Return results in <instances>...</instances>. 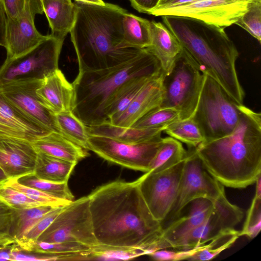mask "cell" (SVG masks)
<instances>
[{"label":"cell","mask_w":261,"mask_h":261,"mask_svg":"<svg viewBox=\"0 0 261 261\" xmlns=\"http://www.w3.org/2000/svg\"><path fill=\"white\" fill-rule=\"evenodd\" d=\"M0 123L32 142L38 138L50 133L27 119L12 107L1 95Z\"/></svg>","instance_id":"cell-26"},{"label":"cell","mask_w":261,"mask_h":261,"mask_svg":"<svg viewBox=\"0 0 261 261\" xmlns=\"http://www.w3.org/2000/svg\"><path fill=\"white\" fill-rule=\"evenodd\" d=\"M84 3L97 5H103L105 3L102 0H75Z\"/></svg>","instance_id":"cell-50"},{"label":"cell","mask_w":261,"mask_h":261,"mask_svg":"<svg viewBox=\"0 0 261 261\" xmlns=\"http://www.w3.org/2000/svg\"><path fill=\"white\" fill-rule=\"evenodd\" d=\"M51 30V35L64 40L74 23L77 8L71 0H41Z\"/></svg>","instance_id":"cell-23"},{"label":"cell","mask_w":261,"mask_h":261,"mask_svg":"<svg viewBox=\"0 0 261 261\" xmlns=\"http://www.w3.org/2000/svg\"><path fill=\"white\" fill-rule=\"evenodd\" d=\"M65 205L55 207L44 215L17 244L19 249L30 252L39 236L49 226Z\"/></svg>","instance_id":"cell-40"},{"label":"cell","mask_w":261,"mask_h":261,"mask_svg":"<svg viewBox=\"0 0 261 261\" xmlns=\"http://www.w3.org/2000/svg\"><path fill=\"white\" fill-rule=\"evenodd\" d=\"M87 196L94 234L99 245L141 248L147 255L153 252L163 227L148 208L137 179L108 182Z\"/></svg>","instance_id":"cell-1"},{"label":"cell","mask_w":261,"mask_h":261,"mask_svg":"<svg viewBox=\"0 0 261 261\" xmlns=\"http://www.w3.org/2000/svg\"><path fill=\"white\" fill-rule=\"evenodd\" d=\"M32 144L37 152L76 164L89 155L87 150L56 132L38 138Z\"/></svg>","instance_id":"cell-22"},{"label":"cell","mask_w":261,"mask_h":261,"mask_svg":"<svg viewBox=\"0 0 261 261\" xmlns=\"http://www.w3.org/2000/svg\"><path fill=\"white\" fill-rule=\"evenodd\" d=\"M163 99L161 73L148 81L128 107L120 115L109 121L115 125L130 127L147 113L160 107Z\"/></svg>","instance_id":"cell-20"},{"label":"cell","mask_w":261,"mask_h":261,"mask_svg":"<svg viewBox=\"0 0 261 261\" xmlns=\"http://www.w3.org/2000/svg\"><path fill=\"white\" fill-rule=\"evenodd\" d=\"M175 139L195 148L205 141V138L192 117L178 120L169 124L164 130Z\"/></svg>","instance_id":"cell-33"},{"label":"cell","mask_w":261,"mask_h":261,"mask_svg":"<svg viewBox=\"0 0 261 261\" xmlns=\"http://www.w3.org/2000/svg\"><path fill=\"white\" fill-rule=\"evenodd\" d=\"M42 80H22L0 84V95L15 109L41 128L59 133L55 115L39 102L36 93Z\"/></svg>","instance_id":"cell-14"},{"label":"cell","mask_w":261,"mask_h":261,"mask_svg":"<svg viewBox=\"0 0 261 261\" xmlns=\"http://www.w3.org/2000/svg\"><path fill=\"white\" fill-rule=\"evenodd\" d=\"M55 115L59 133L75 144L89 150L88 139L90 135L87 125L71 111Z\"/></svg>","instance_id":"cell-30"},{"label":"cell","mask_w":261,"mask_h":261,"mask_svg":"<svg viewBox=\"0 0 261 261\" xmlns=\"http://www.w3.org/2000/svg\"><path fill=\"white\" fill-rule=\"evenodd\" d=\"M255 193L239 236L254 238L261 229V176L255 181Z\"/></svg>","instance_id":"cell-37"},{"label":"cell","mask_w":261,"mask_h":261,"mask_svg":"<svg viewBox=\"0 0 261 261\" xmlns=\"http://www.w3.org/2000/svg\"><path fill=\"white\" fill-rule=\"evenodd\" d=\"M124 48H146L151 43L150 21L127 12L123 19Z\"/></svg>","instance_id":"cell-29"},{"label":"cell","mask_w":261,"mask_h":261,"mask_svg":"<svg viewBox=\"0 0 261 261\" xmlns=\"http://www.w3.org/2000/svg\"><path fill=\"white\" fill-rule=\"evenodd\" d=\"M213 202L215 209L207 219L181 238L172 248L177 250H188L201 246L222 231L234 228L242 220L243 211L231 203L225 194Z\"/></svg>","instance_id":"cell-15"},{"label":"cell","mask_w":261,"mask_h":261,"mask_svg":"<svg viewBox=\"0 0 261 261\" xmlns=\"http://www.w3.org/2000/svg\"><path fill=\"white\" fill-rule=\"evenodd\" d=\"M261 42V0H251L248 9L235 23Z\"/></svg>","instance_id":"cell-38"},{"label":"cell","mask_w":261,"mask_h":261,"mask_svg":"<svg viewBox=\"0 0 261 261\" xmlns=\"http://www.w3.org/2000/svg\"><path fill=\"white\" fill-rule=\"evenodd\" d=\"M190 148L187 151L184 170L175 201L162 225L168 224L178 218L185 207L194 199L204 198L214 201L225 194L224 186L203 168L195 148Z\"/></svg>","instance_id":"cell-10"},{"label":"cell","mask_w":261,"mask_h":261,"mask_svg":"<svg viewBox=\"0 0 261 261\" xmlns=\"http://www.w3.org/2000/svg\"><path fill=\"white\" fill-rule=\"evenodd\" d=\"M42 13L41 0H25L22 14L14 19H7L6 60L26 53L46 37L37 31L34 23L35 15Z\"/></svg>","instance_id":"cell-16"},{"label":"cell","mask_w":261,"mask_h":261,"mask_svg":"<svg viewBox=\"0 0 261 261\" xmlns=\"http://www.w3.org/2000/svg\"><path fill=\"white\" fill-rule=\"evenodd\" d=\"M251 0H197L172 8L151 10L155 16L188 17L225 29L238 21L246 12Z\"/></svg>","instance_id":"cell-13"},{"label":"cell","mask_w":261,"mask_h":261,"mask_svg":"<svg viewBox=\"0 0 261 261\" xmlns=\"http://www.w3.org/2000/svg\"><path fill=\"white\" fill-rule=\"evenodd\" d=\"M55 207L56 206L43 205L32 208H15L12 234L17 245L28 231Z\"/></svg>","instance_id":"cell-34"},{"label":"cell","mask_w":261,"mask_h":261,"mask_svg":"<svg viewBox=\"0 0 261 261\" xmlns=\"http://www.w3.org/2000/svg\"><path fill=\"white\" fill-rule=\"evenodd\" d=\"M17 180L23 185L40 190L60 199L72 201L74 199L68 182H55L46 180L38 177L34 172L19 177Z\"/></svg>","instance_id":"cell-35"},{"label":"cell","mask_w":261,"mask_h":261,"mask_svg":"<svg viewBox=\"0 0 261 261\" xmlns=\"http://www.w3.org/2000/svg\"><path fill=\"white\" fill-rule=\"evenodd\" d=\"M94 248L77 242L37 241L31 251L53 257L55 260H94Z\"/></svg>","instance_id":"cell-25"},{"label":"cell","mask_w":261,"mask_h":261,"mask_svg":"<svg viewBox=\"0 0 261 261\" xmlns=\"http://www.w3.org/2000/svg\"><path fill=\"white\" fill-rule=\"evenodd\" d=\"M162 140L159 135L139 143H126L108 137L90 135L89 150L110 163L144 172L148 171Z\"/></svg>","instance_id":"cell-12"},{"label":"cell","mask_w":261,"mask_h":261,"mask_svg":"<svg viewBox=\"0 0 261 261\" xmlns=\"http://www.w3.org/2000/svg\"><path fill=\"white\" fill-rule=\"evenodd\" d=\"M190 203L188 214L179 217L163 228L153 252L172 248L181 238L205 221L215 209L214 202L204 198L194 199Z\"/></svg>","instance_id":"cell-18"},{"label":"cell","mask_w":261,"mask_h":261,"mask_svg":"<svg viewBox=\"0 0 261 261\" xmlns=\"http://www.w3.org/2000/svg\"><path fill=\"white\" fill-rule=\"evenodd\" d=\"M64 40L51 34L26 53L5 60L0 67V84L22 80H43L59 69Z\"/></svg>","instance_id":"cell-8"},{"label":"cell","mask_w":261,"mask_h":261,"mask_svg":"<svg viewBox=\"0 0 261 261\" xmlns=\"http://www.w3.org/2000/svg\"><path fill=\"white\" fill-rule=\"evenodd\" d=\"M37 241L77 242L92 248L97 247L99 244L94 232L88 196L65 205Z\"/></svg>","instance_id":"cell-9"},{"label":"cell","mask_w":261,"mask_h":261,"mask_svg":"<svg viewBox=\"0 0 261 261\" xmlns=\"http://www.w3.org/2000/svg\"><path fill=\"white\" fill-rule=\"evenodd\" d=\"M204 76L182 47L169 70L162 74L163 99L160 107L177 110L180 120L192 117L198 105Z\"/></svg>","instance_id":"cell-7"},{"label":"cell","mask_w":261,"mask_h":261,"mask_svg":"<svg viewBox=\"0 0 261 261\" xmlns=\"http://www.w3.org/2000/svg\"><path fill=\"white\" fill-rule=\"evenodd\" d=\"M229 134L195 147L205 170L223 186L242 189L261 176V115L243 104Z\"/></svg>","instance_id":"cell-2"},{"label":"cell","mask_w":261,"mask_h":261,"mask_svg":"<svg viewBox=\"0 0 261 261\" xmlns=\"http://www.w3.org/2000/svg\"><path fill=\"white\" fill-rule=\"evenodd\" d=\"M240 106L218 83L205 74L198 105L192 117L205 141L221 138L233 131L240 117Z\"/></svg>","instance_id":"cell-6"},{"label":"cell","mask_w":261,"mask_h":261,"mask_svg":"<svg viewBox=\"0 0 261 261\" xmlns=\"http://www.w3.org/2000/svg\"><path fill=\"white\" fill-rule=\"evenodd\" d=\"M196 1L197 0H159L156 6L151 10L172 8L187 4Z\"/></svg>","instance_id":"cell-48"},{"label":"cell","mask_w":261,"mask_h":261,"mask_svg":"<svg viewBox=\"0 0 261 261\" xmlns=\"http://www.w3.org/2000/svg\"><path fill=\"white\" fill-rule=\"evenodd\" d=\"M166 128H136L114 125L109 121L87 126L89 135L108 137L126 143H139L150 140L161 135Z\"/></svg>","instance_id":"cell-24"},{"label":"cell","mask_w":261,"mask_h":261,"mask_svg":"<svg viewBox=\"0 0 261 261\" xmlns=\"http://www.w3.org/2000/svg\"><path fill=\"white\" fill-rule=\"evenodd\" d=\"M239 237V231L233 228L225 229L209 241L208 244L195 247L194 254L188 260H211L224 250L230 247Z\"/></svg>","instance_id":"cell-31"},{"label":"cell","mask_w":261,"mask_h":261,"mask_svg":"<svg viewBox=\"0 0 261 261\" xmlns=\"http://www.w3.org/2000/svg\"><path fill=\"white\" fill-rule=\"evenodd\" d=\"M178 120H180V115L177 110L158 107L140 118L131 127L136 128H166L169 124Z\"/></svg>","instance_id":"cell-36"},{"label":"cell","mask_w":261,"mask_h":261,"mask_svg":"<svg viewBox=\"0 0 261 261\" xmlns=\"http://www.w3.org/2000/svg\"><path fill=\"white\" fill-rule=\"evenodd\" d=\"M133 8L141 13L148 14L154 8L159 0H129Z\"/></svg>","instance_id":"cell-46"},{"label":"cell","mask_w":261,"mask_h":261,"mask_svg":"<svg viewBox=\"0 0 261 261\" xmlns=\"http://www.w3.org/2000/svg\"><path fill=\"white\" fill-rule=\"evenodd\" d=\"M15 208L0 201V251L17 245L12 234Z\"/></svg>","instance_id":"cell-39"},{"label":"cell","mask_w":261,"mask_h":261,"mask_svg":"<svg viewBox=\"0 0 261 261\" xmlns=\"http://www.w3.org/2000/svg\"><path fill=\"white\" fill-rule=\"evenodd\" d=\"M160 75L137 76L125 82L113 95L106 109L107 120L120 115L128 107L144 85L150 80Z\"/></svg>","instance_id":"cell-27"},{"label":"cell","mask_w":261,"mask_h":261,"mask_svg":"<svg viewBox=\"0 0 261 261\" xmlns=\"http://www.w3.org/2000/svg\"><path fill=\"white\" fill-rule=\"evenodd\" d=\"M7 16L2 1L0 0V46L6 48Z\"/></svg>","instance_id":"cell-47"},{"label":"cell","mask_w":261,"mask_h":261,"mask_svg":"<svg viewBox=\"0 0 261 261\" xmlns=\"http://www.w3.org/2000/svg\"><path fill=\"white\" fill-rule=\"evenodd\" d=\"M7 18L14 19L20 16L24 10L25 0H1Z\"/></svg>","instance_id":"cell-44"},{"label":"cell","mask_w":261,"mask_h":261,"mask_svg":"<svg viewBox=\"0 0 261 261\" xmlns=\"http://www.w3.org/2000/svg\"><path fill=\"white\" fill-rule=\"evenodd\" d=\"M37 156L32 142L0 132V168L9 178L34 172Z\"/></svg>","instance_id":"cell-17"},{"label":"cell","mask_w":261,"mask_h":261,"mask_svg":"<svg viewBox=\"0 0 261 261\" xmlns=\"http://www.w3.org/2000/svg\"><path fill=\"white\" fill-rule=\"evenodd\" d=\"M77 164L37 152L34 173L38 177L55 182H68Z\"/></svg>","instance_id":"cell-28"},{"label":"cell","mask_w":261,"mask_h":261,"mask_svg":"<svg viewBox=\"0 0 261 261\" xmlns=\"http://www.w3.org/2000/svg\"><path fill=\"white\" fill-rule=\"evenodd\" d=\"M186 159V155L168 168L147 171L137 179L139 190L148 208L154 218L162 224L175 201Z\"/></svg>","instance_id":"cell-11"},{"label":"cell","mask_w":261,"mask_h":261,"mask_svg":"<svg viewBox=\"0 0 261 261\" xmlns=\"http://www.w3.org/2000/svg\"><path fill=\"white\" fill-rule=\"evenodd\" d=\"M200 71L215 80L231 98L243 104L244 91L236 67L239 52L223 28L180 16H162Z\"/></svg>","instance_id":"cell-4"},{"label":"cell","mask_w":261,"mask_h":261,"mask_svg":"<svg viewBox=\"0 0 261 261\" xmlns=\"http://www.w3.org/2000/svg\"><path fill=\"white\" fill-rule=\"evenodd\" d=\"M74 3L77 12L70 33L79 70L113 67L131 60L144 49L122 46L125 9L107 3Z\"/></svg>","instance_id":"cell-3"},{"label":"cell","mask_w":261,"mask_h":261,"mask_svg":"<svg viewBox=\"0 0 261 261\" xmlns=\"http://www.w3.org/2000/svg\"><path fill=\"white\" fill-rule=\"evenodd\" d=\"M186 154L180 142L171 137L162 138L149 171L168 168L182 160Z\"/></svg>","instance_id":"cell-32"},{"label":"cell","mask_w":261,"mask_h":261,"mask_svg":"<svg viewBox=\"0 0 261 261\" xmlns=\"http://www.w3.org/2000/svg\"><path fill=\"white\" fill-rule=\"evenodd\" d=\"M0 201L14 208H27L46 205L4 184L0 185Z\"/></svg>","instance_id":"cell-42"},{"label":"cell","mask_w":261,"mask_h":261,"mask_svg":"<svg viewBox=\"0 0 261 261\" xmlns=\"http://www.w3.org/2000/svg\"><path fill=\"white\" fill-rule=\"evenodd\" d=\"M10 249H5L0 251V260H10Z\"/></svg>","instance_id":"cell-49"},{"label":"cell","mask_w":261,"mask_h":261,"mask_svg":"<svg viewBox=\"0 0 261 261\" xmlns=\"http://www.w3.org/2000/svg\"><path fill=\"white\" fill-rule=\"evenodd\" d=\"M151 43L146 48L160 62L162 74L167 72L182 47L178 40L165 25L160 22L150 23Z\"/></svg>","instance_id":"cell-21"},{"label":"cell","mask_w":261,"mask_h":261,"mask_svg":"<svg viewBox=\"0 0 261 261\" xmlns=\"http://www.w3.org/2000/svg\"><path fill=\"white\" fill-rule=\"evenodd\" d=\"M36 93L41 104L54 115L72 111L73 86L59 68L42 81Z\"/></svg>","instance_id":"cell-19"},{"label":"cell","mask_w":261,"mask_h":261,"mask_svg":"<svg viewBox=\"0 0 261 261\" xmlns=\"http://www.w3.org/2000/svg\"><path fill=\"white\" fill-rule=\"evenodd\" d=\"M4 185L13 188L24 194L29 198L46 205L58 206L66 205L71 202L56 198L40 190L23 185L19 183L17 178H9Z\"/></svg>","instance_id":"cell-41"},{"label":"cell","mask_w":261,"mask_h":261,"mask_svg":"<svg viewBox=\"0 0 261 261\" xmlns=\"http://www.w3.org/2000/svg\"><path fill=\"white\" fill-rule=\"evenodd\" d=\"M189 252L187 250L172 251L163 249L155 251L149 254L151 257L159 261H178L186 260Z\"/></svg>","instance_id":"cell-43"},{"label":"cell","mask_w":261,"mask_h":261,"mask_svg":"<svg viewBox=\"0 0 261 261\" xmlns=\"http://www.w3.org/2000/svg\"><path fill=\"white\" fill-rule=\"evenodd\" d=\"M8 179V177L0 168V185H4Z\"/></svg>","instance_id":"cell-51"},{"label":"cell","mask_w":261,"mask_h":261,"mask_svg":"<svg viewBox=\"0 0 261 261\" xmlns=\"http://www.w3.org/2000/svg\"><path fill=\"white\" fill-rule=\"evenodd\" d=\"M161 73L159 61L146 48L131 60L113 67L79 70L72 83L74 95L72 112L87 126L108 121L106 109L125 82L137 76Z\"/></svg>","instance_id":"cell-5"},{"label":"cell","mask_w":261,"mask_h":261,"mask_svg":"<svg viewBox=\"0 0 261 261\" xmlns=\"http://www.w3.org/2000/svg\"><path fill=\"white\" fill-rule=\"evenodd\" d=\"M10 260L19 261H38V260H55L50 256L46 255L35 256L33 255H27L21 253V250L17 246H14L10 249Z\"/></svg>","instance_id":"cell-45"}]
</instances>
